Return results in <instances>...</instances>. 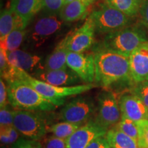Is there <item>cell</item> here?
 Returning <instances> with one entry per match:
<instances>
[{
  "instance_id": "cell-1",
  "label": "cell",
  "mask_w": 148,
  "mask_h": 148,
  "mask_svg": "<svg viewBox=\"0 0 148 148\" xmlns=\"http://www.w3.org/2000/svg\"><path fill=\"white\" fill-rule=\"evenodd\" d=\"M93 55L97 84L107 88L120 81H132L129 57L103 46L95 49Z\"/></svg>"
},
{
  "instance_id": "cell-2",
  "label": "cell",
  "mask_w": 148,
  "mask_h": 148,
  "mask_svg": "<svg viewBox=\"0 0 148 148\" xmlns=\"http://www.w3.org/2000/svg\"><path fill=\"white\" fill-rule=\"evenodd\" d=\"M8 83V100L12 106L21 110L50 111L60 106L42 96L34 88L21 81Z\"/></svg>"
},
{
  "instance_id": "cell-3",
  "label": "cell",
  "mask_w": 148,
  "mask_h": 148,
  "mask_svg": "<svg viewBox=\"0 0 148 148\" xmlns=\"http://www.w3.org/2000/svg\"><path fill=\"white\" fill-rule=\"evenodd\" d=\"M14 81H21L26 83L37 90L40 95L58 103L59 106L64 104V99L65 97L79 95L95 87V85L92 83L71 86H55L35 78L30 74L19 68L16 69L14 74Z\"/></svg>"
},
{
  "instance_id": "cell-4",
  "label": "cell",
  "mask_w": 148,
  "mask_h": 148,
  "mask_svg": "<svg viewBox=\"0 0 148 148\" xmlns=\"http://www.w3.org/2000/svg\"><path fill=\"white\" fill-rule=\"evenodd\" d=\"M148 41V33L141 23L123 27L105 36L103 46L129 57L138 46Z\"/></svg>"
},
{
  "instance_id": "cell-5",
  "label": "cell",
  "mask_w": 148,
  "mask_h": 148,
  "mask_svg": "<svg viewBox=\"0 0 148 148\" xmlns=\"http://www.w3.org/2000/svg\"><path fill=\"white\" fill-rule=\"evenodd\" d=\"M95 32L110 34L126 27L130 22V17L120 11L109 6L105 3L99 4L90 14Z\"/></svg>"
},
{
  "instance_id": "cell-6",
  "label": "cell",
  "mask_w": 148,
  "mask_h": 148,
  "mask_svg": "<svg viewBox=\"0 0 148 148\" xmlns=\"http://www.w3.org/2000/svg\"><path fill=\"white\" fill-rule=\"evenodd\" d=\"M14 127L27 139L38 140L49 130L45 120L31 110H14Z\"/></svg>"
},
{
  "instance_id": "cell-7",
  "label": "cell",
  "mask_w": 148,
  "mask_h": 148,
  "mask_svg": "<svg viewBox=\"0 0 148 148\" xmlns=\"http://www.w3.org/2000/svg\"><path fill=\"white\" fill-rule=\"evenodd\" d=\"M97 110L94 121L108 130L115 126L121 119L119 99L112 91L105 90L99 94Z\"/></svg>"
},
{
  "instance_id": "cell-8",
  "label": "cell",
  "mask_w": 148,
  "mask_h": 148,
  "mask_svg": "<svg viewBox=\"0 0 148 148\" xmlns=\"http://www.w3.org/2000/svg\"><path fill=\"white\" fill-rule=\"evenodd\" d=\"M95 105L91 98L77 97L70 101L59 112V119L63 121L83 123L95 112Z\"/></svg>"
},
{
  "instance_id": "cell-9",
  "label": "cell",
  "mask_w": 148,
  "mask_h": 148,
  "mask_svg": "<svg viewBox=\"0 0 148 148\" xmlns=\"http://www.w3.org/2000/svg\"><path fill=\"white\" fill-rule=\"evenodd\" d=\"M95 32V26L89 16L82 26L74 29L64 38L66 48L69 51L76 53L88 50L94 43Z\"/></svg>"
},
{
  "instance_id": "cell-10",
  "label": "cell",
  "mask_w": 148,
  "mask_h": 148,
  "mask_svg": "<svg viewBox=\"0 0 148 148\" xmlns=\"http://www.w3.org/2000/svg\"><path fill=\"white\" fill-rule=\"evenodd\" d=\"M67 66L80 77L82 82L92 84L95 82V67L93 54H83L69 51L66 58Z\"/></svg>"
},
{
  "instance_id": "cell-11",
  "label": "cell",
  "mask_w": 148,
  "mask_h": 148,
  "mask_svg": "<svg viewBox=\"0 0 148 148\" xmlns=\"http://www.w3.org/2000/svg\"><path fill=\"white\" fill-rule=\"evenodd\" d=\"M108 130L95 121H88L66 139V148H86L95 138L106 136Z\"/></svg>"
},
{
  "instance_id": "cell-12",
  "label": "cell",
  "mask_w": 148,
  "mask_h": 148,
  "mask_svg": "<svg viewBox=\"0 0 148 148\" xmlns=\"http://www.w3.org/2000/svg\"><path fill=\"white\" fill-rule=\"evenodd\" d=\"M130 70L132 81H148V41L135 49L129 56Z\"/></svg>"
},
{
  "instance_id": "cell-13",
  "label": "cell",
  "mask_w": 148,
  "mask_h": 148,
  "mask_svg": "<svg viewBox=\"0 0 148 148\" xmlns=\"http://www.w3.org/2000/svg\"><path fill=\"white\" fill-rule=\"evenodd\" d=\"M35 78L59 86H71L77 85L82 81L78 75L71 69L47 70L41 69L32 75Z\"/></svg>"
},
{
  "instance_id": "cell-14",
  "label": "cell",
  "mask_w": 148,
  "mask_h": 148,
  "mask_svg": "<svg viewBox=\"0 0 148 148\" xmlns=\"http://www.w3.org/2000/svg\"><path fill=\"white\" fill-rule=\"evenodd\" d=\"M119 103L121 119H128L134 121L148 119V108L139 98L130 92L120 97Z\"/></svg>"
},
{
  "instance_id": "cell-15",
  "label": "cell",
  "mask_w": 148,
  "mask_h": 148,
  "mask_svg": "<svg viewBox=\"0 0 148 148\" xmlns=\"http://www.w3.org/2000/svg\"><path fill=\"white\" fill-rule=\"evenodd\" d=\"M6 53L8 62L11 65L19 68L29 74L32 73L33 75L44 69V66L41 65V58L38 56L18 49Z\"/></svg>"
},
{
  "instance_id": "cell-16",
  "label": "cell",
  "mask_w": 148,
  "mask_h": 148,
  "mask_svg": "<svg viewBox=\"0 0 148 148\" xmlns=\"http://www.w3.org/2000/svg\"><path fill=\"white\" fill-rule=\"evenodd\" d=\"M62 21L56 16H46L37 20L33 27L32 40L36 44H42L47 38L60 30L62 26Z\"/></svg>"
},
{
  "instance_id": "cell-17",
  "label": "cell",
  "mask_w": 148,
  "mask_h": 148,
  "mask_svg": "<svg viewBox=\"0 0 148 148\" xmlns=\"http://www.w3.org/2000/svg\"><path fill=\"white\" fill-rule=\"evenodd\" d=\"M95 0H74L64 4L59 12L62 21L73 22L82 19L88 13V9Z\"/></svg>"
},
{
  "instance_id": "cell-18",
  "label": "cell",
  "mask_w": 148,
  "mask_h": 148,
  "mask_svg": "<svg viewBox=\"0 0 148 148\" xmlns=\"http://www.w3.org/2000/svg\"><path fill=\"white\" fill-rule=\"evenodd\" d=\"M10 8L27 27L31 19L43 9L42 0H12Z\"/></svg>"
},
{
  "instance_id": "cell-19",
  "label": "cell",
  "mask_w": 148,
  "mask_h": 148,
  "mask_svg": "<svg viewBox=\"0 0 148 148\" xmlns=\"http://www.w3.org/2000/svg\"><path fill=\"white\" fill-rule=\"evenodd\" d=\"M69 50L66 47L64 39H62L56 47L54 50L46 58L44 69L47 70L66 69V58Z\"/></svg>"
},
{
  "instance_id": "cell-20",
  "label": "cell",
  "mask_w": 148,
  "mask_h": 148,
  "mask_svg": "<svg viewBox=\"0 0 148 148\" xmlns=\"http://www.w3.org/2000/svg\"><path fill=\"white\" fill-rule=\"evenodd\" d=\"M17 27H26L10 7L3 9L0 15V40H3Z\"/></svg>"
},
{
  "instance_id": "cell-21",
  "label": "cell",
  "mask_w": 148,
  "mask_h": 148,
  "mask_svg": "<svg viewBox=\"0 0 148 148\" xmlns=\"http://www.w3.org/2000/svg\"><path fill=\"white\" fill-rule=\"evenodd\" d=\"M106 137L111 148H139L137 140L121 132L116 125L108 130Z\"/></svg>"
},
{
  "instance_id": "cell-22",
  "label": "cell",
  "mask_w": 148,
  "mask_h": 148,
  "mask_svg": "<svg viewBox=\"0 0 148 148\" xmlns=\"http://www.w3.org/2000/svg\"><path fill=\"white\" fill-rule=\"evenodd\" d=\"M103 3L130 18L139 14L140 5L135 0H104Z\"/></svg>"
},
{
  "instance_id": "cell-23",
  "label": "cell",
  "mask_w": 148,
  "mask_h": 148,
  "mask_svg": "<svg viewBox=\"0 0 148 148\" xmlns=\"http://www.w3.org/2000/svg\"><path fill=\"white\" fill-rule=\"evenodd\" d=\"M25 34V28L17 27L1 40V47L6 52L14 51L21 45Z\"/></svg>"
},
{
  "instance_id": "cell-24",
  "label": "cell",
  "mask_w": 148,
  "mask_h": 148,
  "mask_svg": "<svg viewBox=\"0 0 148 148\" xmlns=\"http://www.w3.org/2000/svg\"><path fill=\"white\" fill-rule=\"evenodd\" d=\"M82 125L83 123L62 121L51 125L49 131L52 133L53 136L66 140Z\"/></svg>"
},
{
  "instance_id": "cell-25",
  "label": "cell",
  "mask_w": 148,
  "mask_h": 148,
  "mask_svg": "<svg viewBox=\"0 0 148 148\" xmlns=\"http://www.w3.org/2000/svg\"><path fill=\"white\" fill-rule=\"evenodd\" d=\"M116 126L121 132L138 141L139 130H138L137 121H132V120L128 119H121L119 123L116 125Z\"/></svg>"
},
{
  "instance_id": "cell-26",
  "label": "cell",
  "mask_w": 148,
  "mask_h": 148,
  "mask_svg": "<svg viewBox=\"0 0 148 148\" xmlns=\"http://www.w3.org/2000/svg\"><path fill=\"white\" fill-rule=\"evenodd\" d=\"M18 132L14 126L1 127L0 139L4 145L15 143L18 140Z\"/></svg>"
},
{
  "instance_id": "cell-27",
  "label": "cell",
  "mask_w": 148,
  "mask_h": 148,
  "mask_svg": "<svg viewBox=\"0 0 148 148\" xmlns=\"http://www.w3.org/2000/svg\"><path fill=\"white\" fill-rule=\"evenodd\" d=\"M131 92L139 98L148 108V81L135 83Z\"/></svg>"
},
{
  "instance_id": "cell-28",
  "label": "cell",
  "mask_w": 148,
  "mask_h": 148,
  "mask_svg": "<svg viewBox=\"0 0 148 148\" xmlns=\"http://www.w3.org/2000/svg\"><path fill=\"white\" fill-rule=\"evenodd\" d=\"M138 125V144L139 147H148V119L137 121Z\"/></svg>"
},
{
  "instance_id": "cell-29",
  "label": "cell",
  "mask_w": 148,
  "mask_h": 148,
  "mask_svg": "<svg viewBox=\"0 0 148 148\" xmlns=\"http://www.w3.org/2000/svg\"><path fill=\"white\" fill-rule=\"evenodd\" d=\"M0 125L1 127L14 126V110H8L6 107L1 108Z\"/></svg>"
},
{
  "instance_id": "cell-30",
  "label": "cell",
  "mask_w": 148,
  "mask_h": 148,
  "mask_svg": "<svg viewBox=\"0 0 148 148\" xmlns=\"http://www.w3.org/2000/svg\"><path fill=\"white\" fill-rule=\"evenodd\" d=\"M43 9L51 13H59L64 5V0H42Z\"/></svg>"
},
{
  "instance_id": "cell-31",
  "label": "cell",
  "mask_w": 148,
  "mask_h": 148,
  "mask_svg": "<svg viewBox=\"0 0 148 148\" xmlns=\"http://www.w3.org/2000/svg\"><path fill=\"white\" fill-rule=\"evenodd\" d=\"M40 144L42 148H66V140L55 136L45 138Z\"/></svg>"
},
{
  "instance_id": "cell-32",
  "label": "cell",
  "mask_w": 148,
  "mask_h": 148,
  "mask_svg": "<svg viewBox=\"0 0 148 148\" xmlns=\"http://www.w3.org/2000/svg\"><path fill=\"white\" fill-rule=\"evenodd\" d=\"M12 148H42V147L41 144L37 140L20 138L14 143Z\"/></svg>"
},
{
  "instance_id": "cell-33",
  "label": "cell",
  "mask_w": 148,
  "mask_h": 148,
  "mask_svg": "<svg viewBox=\"0 0 148 148\" xmlns=\"http://www.w3.org/2000/svg\"><path fill=\"white\" fill-rule=\"evenodd\" d=\"M139 14L140 23L145 27L148 33V0H145L140 5Z\"/></svg>"
},
{
  "instance_id": "cell-34",
  "label": "cell",
  "mask_w": 148,
  "mask_h": 148,
  "mask_svg": "<svg viewBox=\"0 0 148 148\" xmlns=\"http://www.w3.org/2000/svg\"><path fill=\"white\" fill-rule=\"evenodd\" d=\"M8 87L5 86L2 77H1V79H0V107L1 108H5L7 106L8 103Z\"/></svg>"
},
{
  "instance_id": "cell-35",
  "label": "cell",
  "mask_w": 148,
  "mask_h": 148,
  "mask_svg": "<svg viewBox=\"0 0 148 148\" xmlns=\"http://www.w3.org/2000/svg\"><path fill=\"white\" fill-rule=\"evenodd\" d=\"M86 148H111L106 136L95 138Z\"/></svg>"
},
{
  "instance_id": "cell-36",
  "label": "cell",
  "mask_w": 148,
  "mask_h": 148,
  "mask_svg": "<svg viewBox=\"0 0 148 148\" xmlns=\"http://www.w3.org/2000/svg\"><path fill=\"white\" fill-rule=\"evenodd\" d=\"M10 64L9 63L7 53L3 48L0 47V73L1 75L4 73L9 69Z\"/></svg>"
},
{
  "instance_id": "cell-37",
  "label": "cell",
  "mask_w": 148,
  "mask_h": 148,
  "mask_svg": "<svg viewBox=\"0 0 148 148\" xmlns=\"http://www.w3.org/2000/svg\"><path fill=\"white\" fill-rule=\"evenodd\" d=\"M135 1H136V2H137V3H138V4H139V5H140L142 4V3H143L144 2V1H145V0H135Z\"/></svg>"
},
{
  "instance_id": "cell-38",
  "label": "cell",
  "mask_w": 148,
  "mask_h": 148,
  "mask_svg": "<svg viewBox=\"0 0 148 148\" xmlns=\"http://www.w3.org/2000/svg\"><path fill=\"white\" fill-rule=\"evenodd\" d=\"M74 1V0H64V4H66V3L71 2V1Z\"/></svg>"
},
{
  "instance_id": "cell-39",
  "label": "cell",
  "mask_w": 148,
  "mask_h": 148,
  "mask_svg": "<svg viewBox=\"0 0 148 148\" xmlns=\"http://www.w3.org/2000/svg\"><path fill=\"white\" fill-rule=\"evenodd\" d=\"M139 148H148V147H139Z\"/></svg>"
}]
</instances>
